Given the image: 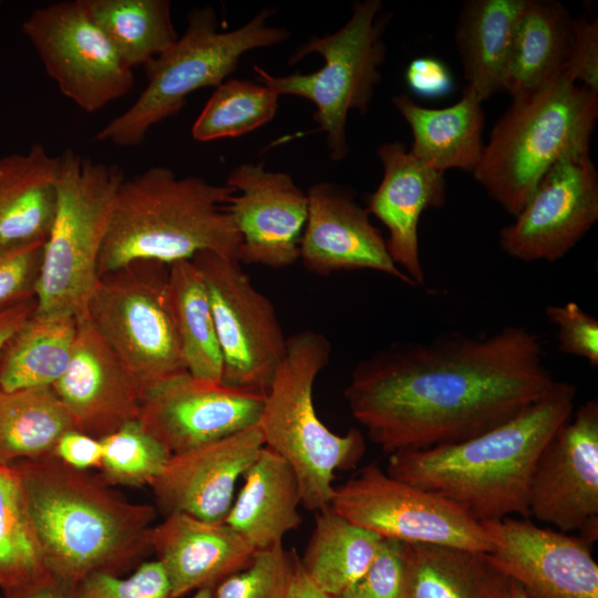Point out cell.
<instances>
[{"mask_svg":"<svg viewBox=\"0 0 598 598\" xmlns=\"http://www.w3.org/2000/svg\"><path fill=\"white\" fill-rule=\"evenodd\" d=\"M507 598H529L525 591L514 581L511 580V587Z\"/></svg>","mask_w":598,"mask_h":598,"instance_id":"cell-49","label":"cell"},{"mask_svg":"<svg viewBox=\"0 0 598 598\" xmlns=\"http://www.w3.org/2000/svg\"><path fill=\"white\" fill-rule=\"evenodd\" d=\"M528 516L557 530L598 539V400L589 399L555 431L529 485Z\"/></svg>","mask_w":598,"mask_h":598,"instance_id":"cell-14","label":"cell"},{"mask_svg":"<svg viewBox=\"0 0 598 598\" xmlns=\"http://www.w3.org/2000/svg\"><path fill=\"white\" fill-rule=\"evenodd\" d=\"M382 539L328 506L317 512L300 563L313 584L334 598L363 576L375 558Z\"/></svg>","mask_w":598,"mask_h":598,"instance_id":"cell-32","label":"cell"},{"mask_svg":"<svg viewBox=\"0 0 598 598\" xmlns=\"http://www.w3.org/2000/svg\"><path fill=\"white\" fill-rule=\"evenodd\" d=\"M60 157L42 144L0 157V243L45 240L58 197Z\"/></svg>","mask_w":598,"mask_h":598,"instance_id":"cell-26","label":"cell"},{"mask_svg":"<svg viewBox=\"0 0 598 598\" xmlns=\"http://www.w3.org/2000/svg\"><path fill=\"white\" fill-rule=\"evenodd\" d=\"M271 14L264 9L241 27L221 31L213 8L194 9L184 34L144 66L147 84L136 101L103 126L95 140L118 147L140 145L154 125L184 106L189 94L225 82L245 53L283 42L289 32L269 25Z\"/></svg>","mask_w":598,"mask_h":598,"instance_id":"cell-7","label":"cell"},{"mask_svg":"<svg viewBox=\"0 0 598 598\" xmlns=\"http://www.w3.org/2000/svg\"><path fill=\"white\" fill-rule=\"evenodd\" d=\"M22 31L61 93L84 112H97L132 90L133 69L91 19L84 0L38 8Z\"/></svg>","mask_w":598,"mask_h":598,"instance_id":"cell-13","label":"cell"},{"mask_svg":"<svg viewBox=\"0 0 598 598\" xmlns=\"http://www.w3.org/2000/svg\"><path fill=\"white\" fill-rule=\"evenodd\" d=\"M330 506L382 538L488 553L482 524L450 501L368 464L334 487Z\"/></svg>","mask_w":598,"mask_h":598,"instance_id":"cell-11","label":"cell"},{"mask_svg":"<svg viewBox=\"0 0 598 598\" xmlns=\"http://www.w3.org/2000/svg\"><path fill=\"white\" fill-rule=\"evenodd\" d=\"M78 328L73 316L34 309L0 353V389L52 386L70 364Z\"/></svg>","mask_w":598,"mask_h":598,"instance_id":"cell-30","label":"cell"},{"mask_svg":"<svg viewBox=\"0 0 598 598\" xmlns=\"http://www.w3.org/2000/svg\"><path fill=\"white\" fill-rule=\"evenodd\" d=\"M568 10L553 0H525L504 81L512 99L529 94L566 73L574 38Z\"/></svg>","mask_w":598,"mask_h":598,"instance_id":"cell-27","label":"cell"},{"mask_svg":"<svg viewBox=\"0 0 598 598\" xmlns=\"http://www.w3.org/2000/svg\"><path fill=\"white\" fill-rule=\"evenodd\" d=\"M59 157L56 208L43 247L35 311L82 320L125 176L118 165L93 162L72 150Z\"/></svg>","mask_w":598,"mask_h":598,"instance_id":"cell-8","label":"cell"},{"mask_svg":"<svg viewBox=\"0 0 598 598\" xmlns=\"http://www.w3.org/2000/svg\"><path fill=\"white\" fill-rule=\"evenodd\" d=\"M70 430V415L52 386L0 389V465L54 455Z\"/></svg>","mask_w":598,"mask_h":598,"instance_id":"cell-33","label":"cell"},{"mask_svg":"<svg viewBox=\"0 0 598 598\" xmlns=\"http://www.w3.org/2000/svg\"><path fill=\"white\" fill-rule=\"evenodd\" d=\"M154 549L169 585V598L203 588L215 589L245 569L256 550L228 524L172 513L153 526Z\"/></svg>","mask_w":598,"mask_h":598,"instance_id":"cell-23","label":"cell"},{"mask_svg":"<svg viewBox=\"0 0 598 598\" xmlns=\"http://www.w3.org/2000/svg\"><path fill=\"white\" fill-rule=\"evenodd\" d=\"M525 0H471L458 16L455 42L466 90L482 101L504 90L516 25Z\"/></svg>","mask_w":598,"mask_h":598,"instance_id":"cell-28","label":"cell"},{"mask_svg":"<svg viewBox=\"0 0 598 598\" xmlns=\"http://www.w3.org/2000/svg\"><path fill=\"white\" fill-rule=\"evenodd\" d=\"M54 455L65 464L85 471L93 466H100L103 456L102 441L70 430L60 437Z\"/></svg>","mask_w":598,"mask_h":598,"instance_id":"cell-45","label":"cell"},{"mask_svg":"<svg viewBox=\"0 0 598 598\" xmlns=\"http://www.w3.org/2000/svg\"><path fill=\"white\" fill-rule=\"evenodd\" d=\"M52 388L73 429L99 440L140 416L143 385L85 318L70 364Z\"/></svg>","mask_w":598,"mask_h":598,"instance_id":"cell-21","label":"cell"},{"mask_svg":"<svg viewBox=\"0 0 598 598\" xmlns=\"http://www.w3.org/2000/svg\"><path fill=\"white\" fill-rule=\"evenodd\" d=\"M168 266L140 260L100 276L85 310L143 388L186 371L168 309Z\"/></svg>","mask_w":598,"mask_h":598,"instance_id":"cell-10","label":"cell"},{"mask_svg":"<svg viewBox=\"0 0 598 598\" xmlns=\"http://www.w3.org/2000/svg\"><path fill=\"white\" fill-rule=\"evenodd\" d=\"M234 190L153 166L121 184L102 246L99 277L140 260L166 265L205 251L239 260L229 212Z\"/></svg>","mask_w":598,"mask_h":598,"instance_id":"cell-4","label":"cell"},{"mask_svg":"<svg viewBox=\"0 0 598 598\" xmlns=\"http://www.w3.org/2000/svg\"><path fill=\"white\" fill-rule=\"evenodd\" d=\"M481 524L491 544L487 559L529 598H598V565L581 537L528 517Z\"/></svg>","mask_w":598,"mask_h":598,"instance_id":"cell-17","label":"cell"},{"mask_svg":"<svg viewBox=\"0 0 598 598\" xmlns=\"http://www.w3.org/2000/svg\"><path fill=\"white\" fill-rule=\"evenodd\" d=\"M406 546L408 598L508 597L511 579L485 553L430 544Z\"/></svg>","mask_w":598,"mask_h":598,"instance_id":"cell-29","label":"cell"},{"mask_svg":"<svg viewBox=\"0 0 598 598\" xmlns=\"http://www.w3.org/2000/svg\"><path fill=\"white\" fill-rule=\"evenodd\" d=\"M226 185L234 194L229 212L240 236L239 261L274 269L299 260L308 197L290 175L264 164L235 167Z\"/></svg>","mask_w":598,"mask_h":598,"instance_id":"cell-18","label":"cell"},{"mask_svg":"<svg viewBox=\"0 0 598 598\" xmlns=\"http://www.w3.org/2000/svg\"><path fill=\"white\" fill-rule=\"evenodd\" d=\"M597 118L598 93L564 73L512 99L484 144L474 178L515 217L555 163L589 151Z\"/></svg>","mask_w":598,"mask_h":598,"instance_id":"cell-5","label":"cell"},{"mask_svg":"<svg viewBox=\"0 0 598 598\" xmlns=\"http://www.w3.org/2000/svg\"><path fill=\"white\" fill-rule=\"evenodd\" d=\"M213 589L203 588L197 590L192 598H213Z\"/></svg>","mask_w":598,"mask_h":598,"instance_id":"cell-50","label":"cell"},{"mask_svg":"<svg viewBox=\"0 0 598 598\" xmlns=\"http://www.w3.org/2000/svg\"><path fill=\"white\" fill-rule=\"evenodd\" d=\"M287 598H332L317 587L305 573L300 558L296 565Z\"/></svg>","mask_w":598,"mask_h":598,"instance_id":"cell-48","label":"cell"},{"mask_svg":"<svg viewBox=\"0 0 598 598\" xmlns=\"http://www.w3.org/2000/svg\"><path fill=\"white\" fill-rule=\"evenodd\" d=\"M244 484L226 516L256 551L282 544L302 522L301 494L291 466L279 455L261 450L244 474Z\"/></svg>","mask_w":598,"mask_h":598,"instance_id":"cell-24","label":"cell"},{"mask_svg":"<svg viewBox=\"0 0 598 598\" xmlns=\"http://www.w3.org/2000/svg\"><path fill=\"white\" fill-rule=\"evenodd\" d=\"M100 466L107 484H151L169 458V452L136 419L101 439Z\"/></svg>","mask_w":598,"mask_h":598,"instance_id":"cell-37","label":"cell"},{"mask_svg":"<svg viewBox=\"0 0 598 598\" xmlns=\"http://www.w3.org/2000/svg\"><path fill=\"white\" fill-rule=\"evenodd\" d=\"M167 302L186 371L223 383V357L204 277L190 260L168 266Z\"/></svg>","mask_w":598,"mask_h":598,"instance_id":"cell-31","label":"cell"},{"mask_svg":"<svg viewBox=\"0 0 598 598\" xmlns=\"http://www.w3.org/2000/svg\"><path fill=\"white\" fill-rule=\"evenodd\" d=\"M380 0L352 4L349 20L334 33L310 39L289 58L293 64L311 53L320 54L323 65L312 73L272 75L254 65L260 83L280 95H296L310 101L313 120L326 134L332 159L349 151L346 126L351 110L364 114L372 102L385 60L383 32L389 16L382 12Z\"/></svg>","mask_w":598,"mask_h":598,"instance_id":"cell-9","label":"cell"},{"mask_svg":"<svg viewBox=\"0 0 598 598\" xmlns=\"http://www.w3.org/2000/svg\"><path fill=\"white\" fill-rule=\"evenodd\" d=\"M8 466L53 576L75 585L94 573L120 575L151 548L153 506L126 501L55 455Z\"/></svg>","mask_w":598,"mask_h":598,"instance_id":"cell-2","label":"cell"},{"mask_svg":"<svg viewBox=\"0 0 598 598\" xmlns=\"http://www.w3.org/2000/svg\"><path fill=\"white\" fill-rule=\"evenodd\" d=\"M169 585L157 560L144 561L127 577L94 573L74 585L73 598H169Z\"/></svg>","mask_w":598,"mask_h":598,"instance_id":"cell-40","label":"cell"},{"mask_svg":"<svg viewBox=\"0 0 598 598\" xmlns=\"http://www.w3.org/2000/svg\"><path fill=\"white\" fill-rule=\"evenodd\" d=\"M483 101L472 91L443 109L424 107L399 94L392 104L410 125L413 143L409 152L425 166L444 174L451 168L474 173L483 150Z\"/></svg>","mask_w":598,"mask_h":598,"instance_id":"cell-25","label":"cell"},{"mask_svg":"<svg viewBox=\"0 0 598 598\" xmlns=\"http://www.w3.org/2000/svg\"><path fill=\"white\" fill-rule=\"evenodd\" d=\"M298 560L283 544L256 551L245 569L215 587L213 598H287Z\"/></svg>","mask_w":598,"mask_h":598,"instance_id":"cell-38","label":"cell"},{"mask_svg":"<svg viewBox=\"0 0 598 598\" xmlns=\"http://www.w3.org/2000/svg\"><path fill=\"white\" fill-rule=\"evenodd\" d=\"M35 298L0 308V353L23 322L35 309Z\"/></svg>","mask_w":598,"mask_h":598,"instance_id":"cell-47","label":"cell"},{"mask_svg":"<svg viewBox=\"0 0 598 598\" xmlns=\"http://www.w3.org/2000/svg\"><path fill=\"white\" fill-rule=\"evenodd\" d=\"M577 389L558 381L538 401L503 424L466 441L390 454L385 472L434 493L475 520L528 517L536 462L571 415Z\"/></svg>","mask_w":598,"mask_h":598,"instance_id":"cell-3","label":"cell"},{"mask_svg":"<svg viewBox=\"0 0 598 598\" xmlns=\"http://www.w3.org/2000/svg\"><path fill=\"white\" fill-rule=\"evenodd\" d=\"M84 4L131 69L146 66L178 39L168 0H84Z\"/></svg>","mask_w":598,"mask_h":598,"instance_id":"cell-34","label":"cell"},{"mask_svg":"<svg viewBox=\"0 0 598 598\" xmlns=\"http://www.w3.org/2000/svg\"><path fill=\"white\" fill-rule=\"evenodd\" d=\"M409 557L405 543L383 538L363 576L334 598H408Z\"/></svg>","mask_w":598,"mask_h":598,"instance_id":"cell-39","label":"cell"},{"mask_svg":"<svg viewBox=\"0 0 598 598\" xmlns=\"http://www.w3.org/2000/svg\"><path fill=\"white\" fill-rule=\"evenodd\" d=\"M209 296L223 357V383L266 393L287 351L271 301L251 283L238 259L212 251L192 259Z\"/></svg>","mask_w":598,"mask_h":598,"instance_id":"cell-12","label":"cell"},{"mask_svg":"<svg viewBox=\"0 0 598 598\" xmlns=\"http://www.w3.org/2000/svg\"><path fill=\"white\" fill-rule=\"evenodd\" d=\"M598 219V174L589 151L567 155L543 176L530 198L504 226L499 246L532 262L556 261L568 254Z\"/></svg>","mask_w":598,"mask_h":598,"instance_id":"cell-15","label":"cell"},{"mask_svg":"<svg viewBox=\"0 0 598 598\" xmlns=\"http://www.w3.org/2000/svg\"><path fill=\"white\" fill-rule=\"evenodd\" d=\"M44 243H0V308L35 298Z\"/></svg>","mask_w":598,"mask_h":598,"instance_id":"cell-41","label":"cell"},{"mask_svg":"<svg viewBox=\"0 0 598 598\" xmlns=\"http://www.w3.org/2000/svg\"><path fill=\"white\" fill-rule=\"evenodd\" d=\"M279 95L265 84L226 80L216 86L192 126L198 142L237 137L270 122L278 110Z\"/></svg>","mask_w":598,"mask_h":598,"instance_id":"cell-35","label":"cell"},{"mask_svg":"<svg viewBox=\"0 0 598 598\" xmlns=\"http://www.w3.org/2000/svg\"><path fill=\"white\" fill-rule=\"evenodd\" d=\"M566 73L577 83L598 93V22L574 20V38Z\"/></svg>","mask_w":598,"mask_h":598,"instance_id":"cell-43","label":"cell"},{"mask_svg":"<svg viewBox=\"0 0 598 598\" xmlns=\"http://www.w3.org/2000/svg\"><path fill=\"white\" fill-rule=\"evenodd\" d=\"M405 79L413 92L426 97L445 95L453 86L446 65L429 56L412 60L406 68Z\"/></svg>","mask_w":598,"mask_h":598,"instance_id":"cell-44","label":"cell"},{"mask_svg":"<svg viewBox=\"0 0 598 598\" xmlns=\"http://www.w3.org/2000/svg\"><path fill=\"white\" fill-rule=\"evenodd\" d=\"M49 573L16 477L8 465H0V589L21 587Z\"/></svg>","mask_w":598,"mask_h":598,"instance_id":"cell-36","label":"cell"},{"mask_svg":"<svg viewBox=\"0 0 598 598\" xmlns=\"http://www.w3.org/2000/svg\"><path fill=\"white\" fill-rule=\"evenodd\" d=\"M74 585L64 581L51 573L3 592L2 598H73Z\"/></svg>","mask_w":598,"mask_h":598,"instance_id":"cell-46","label":"cell"},{"mask_svg":"<svg viewBox=\"0 0 598 598\" xmlns=\"http://www.w3.org/2000/svg\"><path fill=\"white\" fill-rule=\"evenodd\" d=\"M330 353V342L320 332L307 329L288 337L257 424L265 446L293 470L301 505L316 513L330 506L336 472L357 466L365 452L358 429L337 434L317 414L313 385Z\"/></svg>","mask_w":598,"mask_h":598,"instance_id":"cell-6","label":"cell"},{"mask_svg":"<svg viewBox=\"0 0 598 598\" xmlns=\"http://www.w3.org/2000/svg\"><path fill=\"white\" fill-rule=\"evenodd\" d=\"M545 315L557 329L558 348L563 353L598 365V321L594 316L575 301L548 306Z\"/></svg>","mask_w":598,"mask_h":598,"instance_id":"cell-42","label":"cell"},{"mask_svg":"<svg viewBox=\"0 0 598 598\" xmlns=\"http://www.w3.org/2000/svg\"><path fill=\"white\" fill-rule=\"evenodd\" d=\"M264 399L182 371L143 388L138 420L172 455L257 425Z\"/></svg>","mask_w":598,"mask_h":598,"instance_id":"cell-16","label":"cell"},{"mask_svg":"<svg viewBox=\"0 0 598 598\" xmlns=\"http://www.w3.org/2000/svg\"><path fill=\"white\" fill-rule=\"evenodd\" d=\"M307 197L308 215L299 259L309 272L328 276L343 270L369 269L414 287L391 259L385 238L351 192L320 183L307 192Z\"/></svg>","mask_w":598,"mask_h":598,"instance_id":"cell-20","label":"cell"},{"mask_svg":"<svg viewBox=\"0 0 598 598\" xmlns=\"http://www.w3.org/2000/svg\"><path fill=\"white\" fill-rule=\"evenodd\" d=\"M556 382L538 336L506 326L482 336L393 342L354 367L343 395L369 439L390 455L475 437Z\"/></svg>","mask_w":598,"mask_h":598,"instance_id":"cell-1","label":"cell"},{"mask_svg":"<svg viewBox=\"0 0 598 598\" xmlns=\"http://www.w3.org/2000/svg\"><path fill=\"white\" fill-rule=\"evenodd\" d=\"M265 447L258 425L172 454L150 486L166 515L184 513L224 523L235 486Z\"/></svg>","mask_w":598,"mask_h":598,"instance_id":"cell-19","label":"cell"},{"mask_svg":"<svg viewBox=\"0 0 598 598\" xmlns=\"http://www.w3.org/2000/svg\"><path fill=\"white\" fill-rule=\"evenodd\" d=\"M377 154L383 177L367 209L386 227L385 243L393 262L414 287L421 286L425 275L420 258L419 221L426 209L444 206V174L419 162L401 142L384 143Z\"/></svg>","mask_w":598,"mask_h":598,"instance_id":"cell-22","label":"cell"}]
</instances>
